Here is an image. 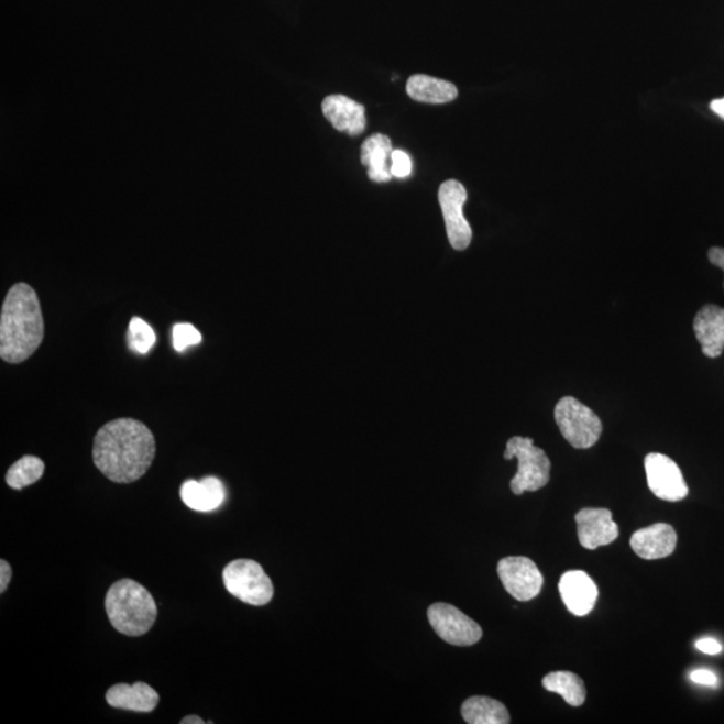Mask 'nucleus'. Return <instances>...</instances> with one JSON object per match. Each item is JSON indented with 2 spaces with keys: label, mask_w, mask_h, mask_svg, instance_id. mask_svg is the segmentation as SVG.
<instances>
[{
  "label": "nucleus",
  "mask_w": 724,
  "mask_h": 724,
  "mask_svg": "<svg viewBox=\"0 0 724 724\" xmlns=\"http://www.w3.org/2000/svg\"><path fill=\"white\" fill-rule=\"evenodd\" d=\"M407 94L413 100L426 103H447L459 95L457 86L425 75L413 76L407 83Z\"/></svg>",
  "instance_id": "19"
},
{
  "label": "nucleus",
  "mask_w": 724,
  "mask_h": 724,
  "mask_svg": "<svg viewBox=\"0 0 724 724\" xmlns=\"http://www.w3.org/2000/svg\"><path fill=\"white\" fill-rule=\"evenodd\" d=\"M227 591L245 604L262 606L272 601L274 585L260 563L253 560H235L223 570Z\"/></svg>",
  "instance_id": "6"
},
{
  "label": "nucleus",
  "mask_w": 724,
  "mask_h": 724,
  "mask_svg": "<svg viewBox=\"0 0 724 724\" xmlns=\"http://www.w3.org/2000/svg\"><path fill=\"white\" fill-rule=\"evenodd\" d=\"M693 331L705 358H721L724 351V309L705 305L693 320Z\"/></svg>",
  "instance_id": "14"
},
{
  "label": "nucleus",
  "mask_w": 724,
  "mask_h": 724,
  "mask_svg": "<svg viewBox=\"0 0 724 724\" xmlns=\"http://www.w3.org/2000/svg\"><path fill=\"white\" fill-rule=\"evenodd\" d=\"M156 440L139 420L116 419L98 429L94 443L96 468L114 483H133L151 469Z\"/></svg>",
  "instance_id": "1"
},
{
  "label": "nucleus",
  "mask_w": 724,
  "mask_h": 724,
  "mask_svg": "<svg viewBox=\"0 0 724 724\" xmlns=\"http://www.w3.org/2000/svg\"><path fill=\"white\" fill-rule=\"evenodd\" d=\"M161 696L151 685L138 682L114 684L107 692L110 707L134 711V713H152L157 707Z\"/></svg>",
  "instance_id": "16"
},
{
  "label": "nucleus",
  "mask_w": 724,
  "mask_h": 724,
  "mask_svg": "<svg viewBox=\"0 0 724 724\" xmlns=\"http://www.w3.org/2000/svg\"><path fill=\"white\" fill-rule=\"evenodd\" d=\"M696 648L705 655H717L722 652V646L720 641L711 639V637H705L696 641Z\"/></svg>",
  "instance_id": "27"
},
{
  "label": "nucleus",
  "mask_w": 724,
  "mask_h": 724,
  "mask_svg": "<svg viewBox=\"0 0 724 724\" xmlns=\"http://www.w3.org/2000/svg\"><path fill=\"white\" fill-rule=\"evenodd\" d=\"M156 342L155 331L139 317L132 318L129 323L128 343L132 351L145 354L151 351Z\"/></svg>",
  "instance_id": "23"
},
{
  "label": "nucleus",
  "mask_w": 724,
  "mask_h": 724,
  "mask_svg": "<svg viewBox=\"0 0 724 724\" xmlns=\"http://www.w3.org/2000/svg\"><path fill=\"white\" fill-rule=\"evenodd\" d=\"M392 143L385 134H373L368 138L361 146V163L368 167V176L374 183H386L394 177L388 167V158L392 156Z\"/></svg>",
  "instance_id": "18"
},
{
  "label": "nucleus",
  "mask_w": 724,
  "mask_h": 724,
  "mask_svg": "<svg viewBox=\"0 0 724 724\" xmlns=\"http://www.w3.org/2000/svg\"><path fill=\"white\" fill-rule=\"evenodd\" d=\"M711 110L720 118L724 120V98H720V100H714L713 102L710 103Z\"/></svg>",
  "instance_id": "30"
},
{
  "label": "nucleus",
  "mask_w": 724,
  "mask_h": 724,
  "mask_svg": "<svg viewBox=\"0 0 724 724\" xmlns=\"http://www.w3.org/2000/svg\"><path fill=\"white\" fill-rule=\"evenodd\" d=\"M462 716L469 724H508L506 705L487 696H471L462 705Z\"/></svg>",
  "instance_id": "20"
},
{
  "label": "nucleus",
  "mask_w": 724,
  "mask_h": 724,
  "mask_svg": "<svg viewBox=\"0 0 724 724\" xmlns=\"http://www.w3.org/2000/svg\"><path fill=\"white\" fill-rule=\"evenodd\" d=\"M322 112L337 131L345 132L351 136L364 132L365 108L347 96L333 95L325 98Z\"/></svg>",
  "instance_id": "15"
},
{
  "label": "nucleus",
  "mask_w": 724,
  "mask_h": 724,
  "mask_svg": "<svg viewBox=\"0 0 724 724\" xmlns=\"http://www.w3.org/2000/svg\"><path fill=\"white\" fill-rule=\"evenodd\" d=\"M201 342L199 330L191 323H179L174 328V347L177 352L186 351L188 347L198 345Z\"/></svg>",
  "instance_id": "24"
},
{
  "label": "nucleus",
  "mask_w": 724,
  "mask_h": 724,
  "mask_svg": "<svg viewBox=\"0 0 724 724\" xmlns=\"http://www.w3.org/2000/svg\"><path fill=\"white\" fill-rule=\"evenodd\" d=\"M691 680L693 683L714 687L717 684V678L714 672L709 670H696L691 673Z\"/></svg>",
  "instance_id": "26"
},
{
  "label": "nucleus",
  "mask_w": 724,
  "mask_h": 724,
  "mask_svg": "<svg viewBox=\"0 0 724 724\" xmlns=\"http://www.w3.org/2000/svg\"><path fill=\"white\" fill-rule=\"evenodd\" d=\"M182 501L195 512L208 513L217 511L222 505L226 496L223 483L218 478H205V480L187 481L180 489Z\"/></svg>",
  "instance_id": "17"
},
{
  "label": "nucleus",
  "mask_w": 724,
  "mask_h": 724,
  "mask_svg": "<svg viewBox=\"0 0 724 724\" xmlns=\"http://www.w3.org/2000/svg\"><path fill=\"white\" fill-rule=\"evenodd\" d=\"M465 200H468V191L462 183L447 180L441 184L439 202L445 217L448 241L458 251L468 249L472 239L471 227L463 215Z\"/></svg>",
  "instance_id": "8"
},
{
  "label": "nucleus",
  "mask_w": 724,
  "mask_h": 724,
  "mask_svg": "<svg viewBox=\"0 0 724 724\" xmlns=\"http://www.w3.org/2000/svg\"><path fill=\"white\" fill-rule=\"evenodd\" d=\"M709 260L711 263H713L714 266L722 268L724 273V249L722 248L710 249ZM723 288H724V281H723Z\"/></svg>",
  "instance_id": "29"
},
{
  "label": "nucleus",
  "mask_w": 724,
  "mask_h": 724,
  "mask_svg": "<svg viewBox=\"0 0 724 724\" xmlns=\"http://www.w3.org/2000/svg\"><path fill=\"white\" fill-rule=\"evenodd\" d=\"M577 534L582 548L594 550L618 538V526L607 508H582L575 514Z\"/></svg>",
  "instance_id": "11"
},
{
  "label": "nucleus",
  "mask_w": 724,
  "mask_h": 724,
  "mask_svg": "<svg viewBox=\"0 0 724 724\" xmlns=\"http://www.w3.org/2000/svg\"><path fill=\"white\" fill-rule=\"evenodd\" d=\"M648 487L655 496L667 502H680L689 495L682 470L671 458L652 452L644 460Z\"/></svg>",
  "instance_id": "10"
},
{
  "label": "nucleus",
  "mask_w": 724,
  "mask_h": 724,
  "mask_svg": "<svg viewBox=\"0 0 724 724\" xmlns=\"http://www.w3.org/2000/svg\"><path fill=\"white\" fill-rule=\"evenodd\" d=\"M678 534L671 525L656 524L637 530L630 537V548L643 560H660L677 549Z\"/></svg>",
  "instance_id": "13"
},
{
  "label": "nucleus",
  "mask_w": 724,
  "mask_h": 724,
  "mask_svg": "<svg viewBox=\"0 0 724 724\" xmlns=\"http://www.w3.org/2000/svg\"><path fill=\"white\" fill-rule=\"evenodd\" d=\"M558 589H560L564 606L574 616H586L596 606L599 588L596 582L582 570H570L564 573Z\"/></svg>",
  "instance_id": "12"
},
{
  "label": "nucleus",
  "mask_w": 724,
  "mask_h": 724,
  "mask_svg": "<svg viewBox=\"0 0 724 724\" xmlns=\"http://www.w3.org/2000/svg\"><path fill=\"white\" fill-rule=\"evenodd\" d=\"M391 172L397 179H405L413 174V162H410L407 153L403 151H394L391 156Z\"/></svg>",
  "instance_id": "25"
},
{
  "label": "nucleus",
  "mask_w": 724,
  "mask_h": 724,
  "mask_svg": "<svg viewBox=\"0 0 724 724\" xmlns=\"http://www.w3.org/2000/svg\"><path fill=\"white\" fill-rule=\"evenodd\" d=\"M106 610L112 627L131 637L149 634L157 618L155 599L143 585L131 579L119 580L109 588Z\"/></svg>",
  "instance_id": "3"
},
{
  "label": "nucleus",
  "mask_w": 724,
  "mask_h": 724,
  "mask_svg": "<svg viewBox=\"0 0 724 724\" xmlns=\"http://www.w3.org/2000/svg\"><path fill=\"white\" fill-rule=\"evenodd\" d=\"M45 337V322L39 296L32 286L10 288L0 315V358L21 364L36 352Z\"/></svg>",
  "instance_id": "2"
},
{
  "label": "nucleus",
  "mask_w": 724,
  "mask_h": 724,
  "mask_svg": "<svg viewBox=\"0 0 724 724\" xmlns=\"http://www.w3.org/2000/svg\"><path fill=\"white\" fill-rule=\"evenodd\" d=\"M12 575L10 563L6 560L0 561V593H4L9 588Z\"/></svg>",
  "instance_id": "28"
},
{
  "label": "nucleus",
  "mask_w": 724,
  "mask_h": 724,
  "mask_svg": "<svg viewBox=\"0 0 724 724\" xmlns=\"http://www.w3.org/2000/svg\"><path fill=\"white\" fill-rule=\"evenodd\" d=\"M542 684L546 691L558 693L572 707H580L585 703L586 689L579 674L568 671L551 672L546 674Z\"/></svg>",
  "instance_id": "21"
},
{
  "label": "nucleus",
  "mask_w": 724,
  "mask_h": 724,
  "mask_svg": "<svg viewBox=\"0 0 724 724\" xmlns=\"http://www.w3.org/2000/svg\"><path fill=\"white\" fill-rule=\"evenodd\" d=\"M555 419L564 440L579 450L596 445L603 434L600 417L572 396L562 397L557 403Z\"/></svg>",
  "instance_id": "5"
},
{
  "label": "nucleus",
  "mask_w": 724,
  "mask_h": 724,
  "mask_svg": "<svg viewBox=\"0 0 724 724\" xmlns=\"http://www.w3.org/2000/svg\"><path fill=\"white\" fill-rule=\"evenodd\" d=\"M503 458L518 459V471L511 482L515 495H523L526 491H538L550 481L551 462L542 448L534 446L530 438L514 437L507 441Z\"/></svg>",
  "instance_id": "4"
},
{
  "label": "nucleus",
  "mask_w": 724,
  "mask_h": 724,
  "mask_svg": "<svg viewBox=\"0 0 724 724\" xmlns=\"http://www.w3.org/2000/svg\"><path fill=\"white\" fill-rule=\"evenodd\" d=\"M498 575L502 585L515 600L530 601L542 591L544 575L530 558H502L498 562Z\"/></svg>",
  "instance_id": "9"
},
{
  "label": "nucleus",
  "mask_w": 724,
  "mask_h": 724,
  "mask_svg": "<svg viewBox=\"0 0 724 724\" xmlns=\"http://www.w3.org/2000/svg\"><path fill=\"white\" fill-rule=\"evenodd\" d=\"M206 722L201 720V717L196 716V715H189L184 717V720L180 721V724H205Z\"/></svg>",
  "instance_id": "31"
},
{
  "label": "nucleus",
  "mask_w": 724,
  "mask_h": 724,
  "mask_svg": "<svg viewBox=\"0 0 724 724\" xmlns=\"http://www.w3.org/2000/svg\"><path fill=\"white\" fill-rule=\"evenodd\" d=\"M45 472V463L40 458L28 456L18 460L6 474V483L11 489L22 490L39 482Z\"/></svg>",
  "instance_id": "22"
},
{
  "label": "nucleus",
  "mask_w": 724,
  "mask_h": 724,
  "mask_svg": "<svg viewBox=\"0 0 724 724\" xmlns=\"http://www.w3.org/2000/svg\"><path fill=\"white\" fill-rule=\"evenodd\" d=\"M427 616L435 634L451 646L471 647L482 639L481 625L465 616L457 606L447 603L432 604L428 607Z\"/></svg>",
  "instance_id": "7"
}]
</instances>
